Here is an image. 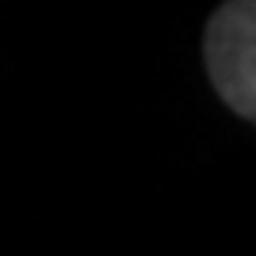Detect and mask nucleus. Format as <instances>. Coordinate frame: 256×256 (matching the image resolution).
Returning a JSON list of instances; mask_svg holds the SVG:
<instances>
[{
	"label": "nucleus",
	"mask_w": 256,
	"mask_h": 256,
	"mask_svg": "<svg viewBox=\"0 0 256 256\" xmlns=\"http://www.w3.org/2000/svg\"><path fill=\"white\" fill-rule=\"evenodd\" d=\"M210 84L243 120L256 116V4L233 0L210 17L203 40Z\"/></svg>",
	"instance_id": "1"
}]
</instances>
